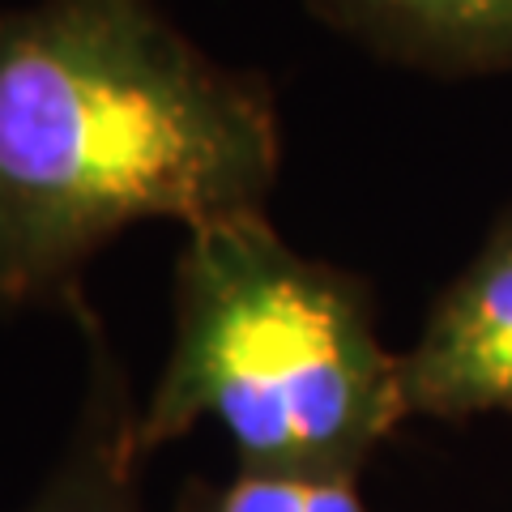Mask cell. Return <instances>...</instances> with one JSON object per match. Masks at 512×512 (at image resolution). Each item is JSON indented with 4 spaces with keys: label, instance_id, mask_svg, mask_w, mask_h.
Returning a JSON list of instances; mask_svg holds the SVG:
<instances>
[{
    "label": "cell",
    "instance_id": "1",
    "mask_svg": "<svg viewBox=\"0 0 512 512\" xmlns=\"http://www.w3.org/2000/svg\"><path fill=\"white\" fill-rule=\"evenodd\" d=\"M278 158L265 82L154 0L0 9V312L82 299L86 265L137 222L265 214Z\"/></svg>",
    "mask_w": 512,
    "mask_h": 512
},
{
    "label": "cell",
    "instance_id": "2",
    "mask_svg": "<svg viewBox=\"0 0 512 512\" xmlns=\"http://www.w3.org/2000/svg\"><path fill=\"white\" fill-rule=\"evenodd\" d=\"M410 419L402 355L380 342L367 282L291 248L269 214L188 231L175 265V333L137 453L218 423L239 474L359 483Z\"/></svg>",
    "mask_w": 512,
    "mask_h": 512
},
{
    "label": "cell",
    "instance_id": "3",
    "mask_svg": "<svg viewBox=\"0 0 512 512\" xmlns=\"http://www.w3.org/2000/svg\"><path fill=\"white\" fill-rule=\"evenodd\" d=\"M402 384L410 419H512V218L431 308L402 355Z\"/></svg>",
    "mask_w": 512,
    "mask_h": 512
},
{
    "label": "cell",
    "instance_id": "4",
    "mask_svg": "<svg viewBox=\"0 0 512 512\" xmlns=\"http://www.w3.org/2000/svg\"><path fill=\"white\" fill-rule=\"evenodd\" d=\"M77 320L86 333V397L69 436L60 466L43 483V491L22 512H141L137 504V406L128 402V380L107 346L103 329L94 325L82 299H73Z\"/></svg>",
    "mask_w": 512,
    "mask_h": 512
},
{
    "label": "cell",
    "instance_id": "5",
    "mask_svg": "<svg viewBox=\"0 0 512 512\" xmlns=\"http://www.w3.org/2000/svg\"><path fill=\"white\" fill-rule=\"evenodd\" d=\"M333 26L444 73L512 69V0H316Z\"/></svg>",
    "mask_w": 512,
    "mask_h": 512
},
{
    "label": "cell",
    "instance_id": "6",
    "mask_svg": "<svg viewBox=\"0 0 512 512\" xmlns=\"http://www.w3.org/2000/svg\"><path fill=\"white\" fill-rule=\"evenodd\" d=\"M175 512H372V508L363 504L359 483L235 474L231 483L184 487Z\"/></svg>",
    "mask_w": 512,
    "mask_h": 512
}]
</instances>
